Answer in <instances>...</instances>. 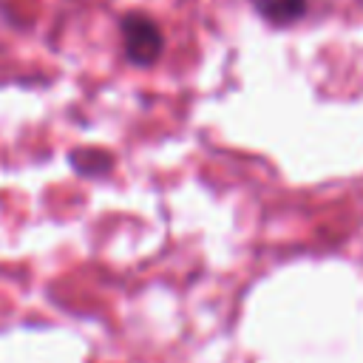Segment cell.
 <instances>
[{"mask_svg":"<svg viewBox=\"0 0 363 363\" xmlns=\"http://www.w3.org/2000/svg\"><path fill=\"white\" fill-rule=\"evenodd\" d=\"M71 164L85 173V176H94V173H105L111 167V156L105 150H96V147H79L71 153Z\"/></svg>","mask_w":363,"mask_h":363,"instance_id":"3957f363","label":"cell"},{"mask_svg":"<svg viewBox=\"0 0 363 363\" xmlns=\"http://www.w3.org/2000/svg\"><path fill=\"white\" fill-rule=\"evenodd\" d=\"M252 3L261 17H267L269 23H278V26L295 23L298 17L306 14V0H252Z\"/></svg>","mask_w":363,"mask_h":363,"instance_id":"7a4b0ae2","label":"cell"},{"mask_svg":"<svg viewBox=\"0 0 363 363\" xmlns=\"http://www.w3.org/2000/svg\"><path fill=\"white\" fill-rule=\"evenodd\" d=\"M122 45H125V57L136 65H147L153 62L162 48H164V40H162V31L159 26L145 17V14H128L122 20Z\"/></svg>","mask_w":363,"mask_h":363,"instance_id":"6da1fadb","label":"cell"}]
</instances>
